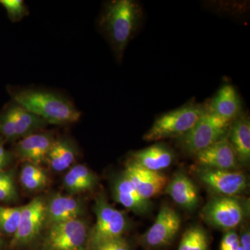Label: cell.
I'll use <instances>...</instances> for the list:
<instances>
[{
  "instance_id": "obj_10",
  "label": "cell",
  "mask_w": 250,
  "mask_h": 250,
  "mask_svg": "<svg viewBox=\"0 0 250 250\" xmlns=\"http://www.w3.org/2000/svg\"><path fill=\"white\" fill-rule=\"evenodd\" d=\"M182 219L179 213L167 205L161 207L155 222L141 240L146 248L159 249L170 246L179 233Z\"/></svg>"
},
{
  "instance_id": "obj_33",
  "label": "cell",
  "mask_w": 250,
  "mask_h": 250,
  "mask_svg": "<svg viewBox=\"0 0 250 250\" xmlns=\"http://www.w3.org/2000/svg\"><path fill=\"white\" fill-rule=\"evenodd\" d=\"M4 238H3L2 235L0 233V250H2L3 247H4Z\"/></svg>"
},
{
  "instance_id": "obj_29",
  "label": "cell",
  "mask_w": 250,
  "mask_h": 250,
  "mask_svg": "<svg viewBox=\"0 0 250 250\" xmlns=\"http://www.w3.org/2000/svg\"><path fill=\"white\" fill-rule=\"evenodd\" d=\"M87 250H133L129 242L123 237L92 245Z\"/></svg>"
},
{
  "instance_id": "obj_7",
  "label": "cell",
  "mask_w": 250,
  "mask_h": 250,
  "mask_svg": "<svg viewBox=\"0 0 250 250\" xmlns=\"http://www.w3.org/2000/svg\"><path fill=\"white\" fill-rule=\"evenodd\" d=\"M248 210L247 204L237 197L215 195L207 202L201 215L208 225L228 231L235 229L243 223Z\"/></svg>"
},
{
  "instance_id": "obj_19",
  "label": "cell",
  "mask_w": 250,
  "mask_h": 250,
  "mask_svg": "<svg viewBox=\"0 0 250 250\" xmlns=\"http://www.w3.org/2000/svg\"><path fill=\"white\" fill-rule=\"evenodd\" d=\"M228 137L240 164L248 166L250 161V121L248 115L242 113L231 123Z\"/></svg>"
},
{
  "instance_id": "obj_28",
  "label": "cell",
  "mask_w": 250,
  "mask_h": 250,
  "mask_svg": "<svg viewBox=\"0 0 250 250\" xmlns=\"http://www.w3.org/2000/svg\"><path fill=\"white\" fill-rule=\"evenodd\" d=\"M0 134L6 141H15L18 140L14 116L10 106L0 115Z\"/></svg>"
},
{
  "instance_id": "obj_15",
  "label": "cell",
  "mask_w": 250,
  "mask_h": 250,
  "mask_svg": "<svg viewBox=\"0 0 250 250\" xmlns=\"http://www.w3.org/2000/svg\"><path fill=\"white\" fill-rule=\"evenodd\" d=\"M164 191L184 209L192 211L200 204V194L196 185L184 172L174 174Z\"/></svg>"
},
{
  "instance_id": "obj_17",
  "label": "cell",
  "mask_w": 250,
  "mask_h": 250,
  "mask_svg": "<svg viewBox=\"0 0 250 250\" xmlns=\"http://www.w3.org/2000/svg\"><path fill=\"white\" fill-rule=\"evenodd\" d=\"M112 192L117 202L136 214H146L150 210V200L139 195L123 172L113 180Z\"/></svg>"
},
{
  "instance_id": "obj_2",
  "label": "cell",
  "mask_w": 250,
  "mask_h": 250,
  "mask_svg": "<svg viewBox=\"0 0 250 250\" xmlns=\"http://www.w3.org/2000/svg\"><path fill=\"white\" fill-rule=\"evenodd\" d=\"M14 103L40 117L49 125L76 123L81 112L66 98L54 92L41 89H22L12 93Z\"/></svg>"
},
{
  "instance_id": "obj_13",
  "label": "cell",
  "mask_w": 250,
  "mask_h": 250,
  "mask_svg": "<svg viewBox=\"0 0 250 250\" xmlns=\"http://www.w3.org/2000/svg\"><path fill=\"white\" fill-rule=\"evenodd\" d=\"M84 212L83 203L72 195L54 194L46 200L45 228L81 218Z\"/></svg>"
},
{
  "instance_id": "obj_9",
  "label": "cell",
  "mask_w": 250,
  "mask_h": 250,
  "mask_svg": "<svg viewBox=\"0 0 250 250\" xmlns=\"http://www.w3.org/2000/svg\"><path fill=\"white\" fill-rule=\"evenodd\" d=\"M197 177L215 195L237 197L248 188V179L241 171L216 170L197 166Z\"/></svg>"
},
{
  "instance_id": "obj_23",
  "label": "cell",
  "mask_w": 250,
  "mask_h": 250,
  "mask_svg": "<svg viewBox=\"0 0 250 250\" xmlns=\"http://www.w3.org/2000/svg\"><path fill=\"white\" fill-rule=\"evenodd\" d=\"M20 181L21 185L28 191L36 192L43 190L48 185V174L40 165L23 163Z\"/></svg>"
},
{
  "instance_id": "obj_8",
  "label": "cell",
  "mask_w": 250,
  "mask_h": 250,
  "mask_svg": "<svg viewBox=\"0 0 250 250\" xmlns=\"http://www.w3.org/2000/svg\"><path fill=\"white\" fill-rule=\"evenodd\" d=\"M46 200L36 197L23 206L21 222L16 233L9 243L11 250L30 246L37 241L45 229Z\"/></svg>"
},
{
  "instance_id": "obj_12",
  "label": "cell",
  "mask_w": 250,
  "mask_h": 250,
  "mask_svg": "<svg viewBox=\"0 0 250 250\" xmlns=\"http://www.w3.org/2000/svg\"><path fill=\"white\" fill-rule=\"evenodd\" d=\"M195 159L197 166L216 170H236L241 166L228 136L199 152Z\"/></svg>"
},
{
  "instance_id": "obj_25",
  "label": "cell",
  "mask_w": 250,
  "mask_h": 250,
  "mask_svg": "<svg viewBox=\"0 0 250 250\" xmlns=\"http://www.w3.org/2000/svg\"><path fill=\"white\" fill-rule=\"evenodd\" d=\"M23 206L21 207H4L0 206V233L13 236L17 231Z\"/></svg>"
},
{
  "instance_id": "obj_14",
  "label": "cell",
  "mask_w": 250,
  "mask_h": 250,
  "mask_svg": "<svg viewBox=\"0 0 250 250\" xmlns=\"http://www.w3.org/2000/svg\"><path fill=\"white\" fill-rule=\"evenodd\" d=\"M50 132H37L20 140L14 148V153L23 163L41 165L45 162L47 153L55 141Z\"/></svg>"
},
{
  "instance_id": "obj_16",
  "label": "cell",
  "mask_w": 250,
  "mask_h": 250,
  "mask_svg": "<svg viewBox=\"0 0 250 250\" xmlns=\"http://www.w3.org/2000/svg\"><path fill=\"white\" fill-rule=\"evenodd\" d=\"M208 111L215 116L232 123L243 113L241 97L232 85L225 84L219 89L207 104Z\"/></svg>"
},
{
  "instance_id": "obj_34",
  "label": "cell",
  "mask_w": 250,
  "mask_h": 250,
  "mask_svg": "<svg viewBox=\"0 0 250 250\" xmlns=\"http://www.w3.org/2000/svg\"><path fill=\"white\" fill-rule=\"evenodd\" d=\"M238 250H243V249H242V248L241 246H239V248H238Z\"/></svg>"
},
{
  "instance_id": "obj_6",
  "label": "cell",
  "mask_w": 250,
  "mask_h": 250,
  "mask_svg": "<svg viewBox=\"0 0 250 250\" xmlns=\"http://www.w3.org/2000/svg\"><path fill=\"white\" fill-rule=\"evenodd\" d=\"M42 235V250H87L90 229L84 220H69L47 227Z\"/></svg>"
},
{
  "instance_id": "obj_26",
  "label": "cell",
  "mask_w": 250,
  "mask_h": 250,
  "mask_svg": "<svg viewBox=\"0 0 250 250\" xmlns=\"http://www.w3.org/2000/svg\"><path fill=\"white\" fill-rule=\"evenodd\" d=\"M18 199L16 184V172L14 169L0 171V202L11 203Z\"/></svg>"
},
{
  "instance_id": "obj_18",
  "label": "cell",
  "mask_w": 250,
  "mask_h": 250,
  "mask_svg": "<svg viewBox=\"0 0 250 250\" xmlns=\"http://www.w3.org/2000/svg\"><path fill=\"white\" fill-rule=\"evenodd\" d=\"M174 153L163 144H155L131 154V160L147 170L161 172L170 167Z\"/></svg>"
},
{
  "instance_id": "obj_5",
  "label": "cell",
  "mask_w": 250,
  "mask_h": 250,
  "mask_svg": "<svg viewBox=\"0 0 250 250\" xmlns=\"http://www.w3.org/2000/svg\"><path fill=\"white\" fill-rule=\"evenodd\" d=\"M94 211L96 223L90 229L88 247L121 238L129 229V219L126 215L113 207L104 194H100L95 199Z\"/></svg>"
},
{
  "instance_id": "obj_22",
  "label": "cell",
  "mask_w": 250,
  "mask_h": 250,
  "mask_svg": "<svg viewBox=\"0 0 250 250\" xmlns=\"http://www.w3.org/2000/svg\"><path fill=\"white\" fill-rule=\"evenodd\" d=\"M16 125L18 139H22L45 129L48 125L40 117L33 114L14 103L10 106Z\"/></svg>"
},
{
  "instance_id": "obj_30",
  "label": "cell",
  "mask_w": 250,
  "mask_h": 250,
  "mask_svg": "<svg viewBox=\"0 0 250 250\" xmlns=\"http://www.w3.org/2000/svg\"><path fill=\"white\" fill-rule=\"evenodd\" d=\"M240 246L239 236L235 229L226 231L222 238L220 250H238Z\"/></svg>"
},
{
  "instance_id": "obj_4",
  "label": "cell",
  "mask_w": 250,
  "mask_h": 250,
  "mask_svg": "<svg viewBox=\"0 0 250 250\" xmlns=\"http://www.w3.org/2000/svg\"><path fill=\"white\" fill-rule=\"evenodd\" d=\"M231 124L207 111L190 131L177 139V146L185 154L195 156L228 136Z\"/></svg>"
},
{
  "instance_id": "obj_20",
  "label": "cell",
  "mask_w": 250,
  "mask_h": 250,
  "mask_svg": "<svg viewBox=\"0 0 250 250\" xmlns=\"http://www.w3.org/2000/svg\"><path fill=\"white\" fill-rule=\"evenodd\" d=\"M77 154L78 150L75 143L68 138H61L54 141L47 153L45 162L51 170L61 172L71 167Z\"/></svg>"
},
{
  "instance_id": "obj_3",
  "label": "cell",
  "mask_w": 250,
  "mask_h": 250,
  "mask_svg": "<svg viewBox=\"0 0 250 250\" xmlns=\"http://www.w3.org/2000/svg\"><path fill=\"white\" fill-rule=\"evenodd\" d=\"M208 111L207 104L190 103L159 116L143 136L147 142L178 139L197 124Z\"/></svg>"
},
{
  "instance_id": "obj_27",
  "label": "cell",
  "mask_w": 250,
  "mask_h": 250,
  "mask_svg": "<svg viewBox=\"0 0 250 250\" xmlns=\"http://www.w3.org/2000/svg\"><path fill=\"white\" fill-rule=\"evenodd\" d=\"M0 4L4 6L13 22H18L29 15V10L22 0H0Z\"/></svg>"
},
{
  "instance_id": "obj_32",
  "label": "cell",
  "mask_w": 250,
  "mask_h": 250,
  "mask_svg": "<svg viewBox=\"0 0 250 250\" xmlns=\"http://www.w3.org/2000/svg\"><path fill=\"white\" fill-rule=\"evenodd\" d=\"M239 236L240 246L243 250H250V231L249 227H243Z\"/></svg>"
},
{
  "instance_id": "obj_1",
  "label": "cell",
  "mask_w": 250,
  "mask_h": 250,
  "mask_svg": "<svg viewBox=\"0 0 250 250\" xmlns=\"http://www.w3.org/2000/svg\"><path fill=\"white\" fill-rule=\"evenodd\" d=\"M143 15L141 5L133 0H113L105 6L100 26L118 62L141 25Z\"/></svg>"
},
{
  "instance_id": "obj_24",
  "label": "cell",
  "mask_w": 250,
  "mask_h": 250,
  "mask_svg": "<svg viewBox=\"0 0 250 250\" xmlns=\"http://www.w3.org/2000/svg\"><path fill=\"white\" fill-rule=\"evenodd\" d=\"M209 241L207 232L198 226L188 229L184 233L177 250H208Z\"/></svg>"
},
{
  "instance_id": "obj_31",
  "label": "cell",
  "mask_w": 250,
  "mask_h": 250,
  "mask_svg": "<svg viewBox=\"0 0 250 250\" xmlns=\"http://www.w3.org/2000/svg\"><path fill=\"white\" fill-rule=\"evenodd\" d=\"M12 159V154L5 149L4 140L0 138V171L6 170Z\"/></svg>"
},
{
  "instance_id": "obj_11",
  "label": "cell",
  "mask_w": 250,
  "mask_h": 250,
  "mask_svg": "<svg viewBox=\"0 0 250 250\" xmlns=\"http://www.w3.org/2000/svg\"><path fill=\"white\" fill-rule=\"evenodd\" d=\"M136 191L147 200L164 191L168 179L161 172L147 170L129 159L123 172Z\"/></svg>"
},
{
  "instance_id": "obj_21",
  "label": "cell",
  "mask_w": 250,
  "mask_h": 250,
  "mask_svg": "<svg viewBox=\"0 0 250 250\" xmlns=\"http://www.w3.org/2000/svg\"><path fill=\"white\" fill-rule=\"evenodd\" d=\"M98 178L86 166H72L64 177L63 187L71 195L93 190L98 184Z\"/></svg>"
}]
</instances>
